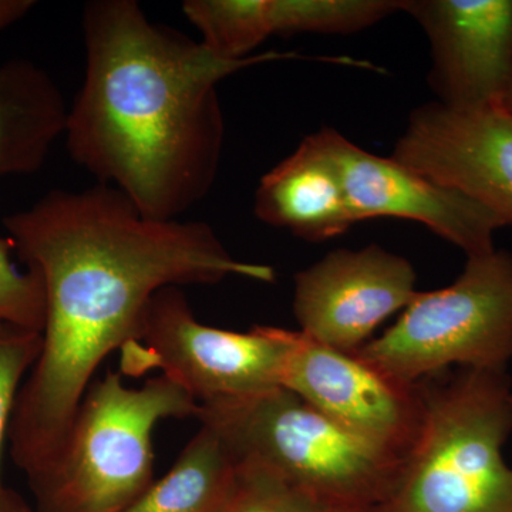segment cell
Masks as SVG:
<instances>
[{"mask_svg":"<svg viewBox=\"0 0 512 512\" xmlns=\"http://www.w3.org/2000/svg\"><path fill=\"white\" fill-rule=\"evenodd\" d=\"M16 254L42 276V350L10 421V453L28 478L59 454L92 377L137 338L151 299L170 286L229 276L271 284L275 269L239 261L202 221L144 217L123 192L97 183L47 192L3 221Z\"/></svg>","mask_w":512,"mask_h":512,"instance_id":"cell-1","label":"cell"},{"mask_svg":"<svg viewBox=\"0 0 512 512\" xmlns=\"http://www.w3.org/2000/svg\"><path fill=\"white\" fill-rule=\"evenodd\" d=\"M86 72L67 111L70 157L123 192L144 217L180 220L217 180L225 124L218 84L239 70L296 53L229 60L151 22L136 0L83 10Z\"/></svg>","mask_w":512,"mask_h":512,"instance_id":"cell-2","label":"cell"},{"mask_svg":"<svg viewBox=\"0 0 512 512\" xmlns=\"http://www.w3.org/2000/svg\"><path fill=\"white\" fill-rule=\"evenodd\" d=\"M424 390L419 436L370 512H512L507 372L458 369L424 379Z\"/></svg>","mask_w":512,"mask_h":512,"instance_id":"cell-3","label":"cell"},{"mask_svg":"<svg viewBox=\"0 0 512 512\" xmlns=\"http://www.w3.org/2000/svg\"><path fill=\"white\" fill-rule=\"evenodd\" d=\"M197 412L168 377L128 387L121 373H107L87 389L53 463L29 478L39 511L123 512L154 483L157 424Z\"/></svg>","mask_w":512,"mask_h":512,"instance_id":"cell-4","label":"cell"},{"mask_svg":"<svg viewBox=\"0 0 512 512\" xmlns=\"http://www.w3.org/2000/svg\"><path fill=\"white\" fill-rule=\"evenodd\" d=\"M237 461H249L346 512H370L392 487L402 458L367 443L289 390L198 404Z\"/></svg>","mask_w":512,"mask_h":512,"instance_id":"cell-5","label":"cell"},{"mask_svg":"<svg viewBox=\"0 0 512 512\" xmlns=\"http://www.w3.org/2000/svg\"><path fill=\"white\" fill-rule=\"evenodd\" d=\"M356 355L419 383L458 369L507 372L512 360V254L470 256L450 286L419 292L400 318Z\"/></svg>","mask_w":512,"mask_h":512,"instance_id":"cell-6","label":"cell"},{"mask_svg":"<svg viewBox=\"0 0 512 512\" xmlns=\"http://www.w3.org/2000/svg\"><path fill=\"white\" fill-rule=\"evenodd\" d=\"M291 342L292 330L274 326L239 333L204 325L170 286L153 296L137 338L120 349V373L161 370L198 404L242 399L284 387Z\"/></svg>","mask_w":512,"mask_h":512,"instance_id":"cell-7","label":"cell"},{"mask_svg":"<svg viewBox=\"0 0 512 512\" xmlns=\"http://www.w3.org/2000/svg\"><path fill=\"white\" fill-rule=\"evenodd\" d=\"M284 389L399 458L419 436L426 410L424 380L394 379L355 352L329 348L299 330H292Z\"/></svg>","mask_w":512,"mask_h":512,"instance_id":"cell-8","label":"cell"},{"mask_svg":"<svg viewBox=\"0 0 512 512\" xmlns=\"http://www.w3.org/2000/svg\"><path fill=\"white\" fill-rule=\"evenodd\" d=\"M417 293L416 271L403 256L375 244L336 249L295 276L293 313L303 335L355 352Z\"/></svg>","mask_w":512,"mask_h":512,"instance_id":"cell-9","label":"cell"},{"mask_svg":"<svg viewBox=\"0 0 512 512\" xmlns=\"http://www.w3.org/2000/svg\"><path fill=\"white\" fill-rule=\"evenodd\" d=\"M392 158L512 225V113L504 107L424 104L410 114Z\"/></svg>","mask_w":512,"mask_h":512,"instance_id":"cell-10","label":"cell"},{"mask_svg":"<svg viewBox=\"0 0 512 512\" xmlns=\"http://www.w3.org/2000/svg\"><path fill=\"white\" fill-rule=\"evenodd\" d=\"M316 134L338 165L356 222L402 218L426 225L467 258L494 251L495 231L505 222L480 202L434 183L392 157L362 150L333 128Z\"/></svg>","mask_w":512,"mask_h":512,"instance_id":"cell-11","label":"cell"},{"mask_svg":"<svg viewBox=\"0 0 512 512\" xmlns=\"http://www.w3.org/2000/svg\"><path fill=\"white\" fill-rule=\"evenodd\" d=\"M403 12L429 39L440 104L501 106L512 79V0H404Z\"/></svg>","mask_w":512,"mask_h":512,"instance_id":"cell-12","label":"cell"},{"mask_svg":"<svg viewBox=\"0 0 512 512\" xmlns=\"http://www.w3.org/2000/svg\"><path fill=\"white\" fill-rule=\"evenodd\" d=\"M254 211L265 224L311 242L339 237L357 224L338 165L316 133L261 178Z\"/></svg>","mask_w":512,"mask_h":512,"instance_id":"cell-13","label":"cell"},{"mask_svg":"<svg viewBox=\"0 0 512 512\" xmlns=\"http://www.w3.org/2000/svg\"><path fill=\"white\" fill-rule=\"evenodd\" d=\"M67 111L42 67L22 59L0 63V177L40 170L64 134Z\"/></svg>","mask_w":512,"mask_h":512,"instance_id":"cell-14","label":"cell"},{"mask_svg":"<svg viewBox=\"0 0 512 512\" xmlns=\"http://www.w3.org/2000/svg\"><path fill=\"white\" fill-rule=\"evenodd\" d=\"M200 426L171 470L123 512L214 511L231 484L237 460L214 430Z\"/></svg>","mask_w":512,"mask_h":512,"instance_id":"cell-15","label":"cell"},{"mask_svg":"<svg viewBox=\"0 0 512 512\" xmlns=\"http://www.w3.org/2000/svg\"><path fill=\"white\" fill-rule=\"evenodd\" d=\"M183 12L215 55L244 60L275 35H293V0H187Z\"/></svg>","mask_w":512,"mask_h":512,"instance_id":"cell-16","label":"cell"},{"mask_svg":"<svg viewBox=\"0 0 512 512\" xmlns=\"http://www.w3.org/2000/svg\"><path fill=\"white\" fill-rule=\"evenodd\" d=\"M212 512H346L323 503L274 471L237 461L234 477Z\"/></svg>","mask_w":512,"mask_h":512,"instance_id":"cell-17","label":"cell"},{"mask_svg":"<svg viewBox=\"0 0 512 512\" xmlns=\"http://www.w3.org/2000/svg\"><path fill=\"white\" fill-rule=\"evenodd\" d=\"M42 350V333L0 322V512H29L2 480V454L22 384Z\"/></svg>","mask_w":512,"mask_h":512,"instance_id":"cell-18","label":"cell"},{"mask_svg":"<svg viewBox=\"0 0 512 512\" xmlns=\"http://www.w3.org/2000/svg\"><path fill=\"white\" fill-rule=\"evenodd\" d=\"M15 244L0 235V322L42 333L46 296L42 276L32 266L20 271L13 261Z\"/></svg>","mask_w":512,"mask_h":512,"instance_id":"cell-19","label":"cell"},{"mask_svg":"<svg viewBox=\"0 0 512 512\" xmlns=\"http://www.w3.org/2000/svg\"><path fill=\"white\" fill-rule=\"evenodd\" d=\"M35 5L33 0H0V32L25 18Z\"/></svg>","mask_w":512,"mask_h":512,"instance_id":"cell-20","label":"cell"},{"mask_svg":"<svg viewBox=\"0 0 512 512\" xmlns=\"http://www.w3.org/2000/svg\"><path fill=\"white\" fill-rule=\"evenodd\" d=\"M501 107L512 113V79L510 84H508L507 90H505L503 100H501Z\"/></svg>","mask_w":512,"mask_h":512,"instance_id":"cell-21","label":"cell"}]
</instances>
